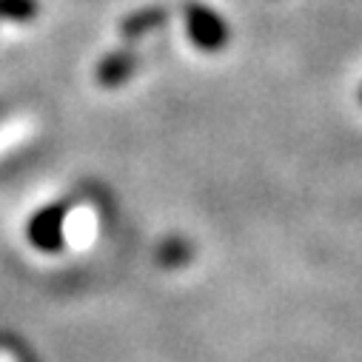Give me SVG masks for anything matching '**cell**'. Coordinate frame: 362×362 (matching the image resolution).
<instances>
[{"mask_svg":"<svg viewBox=\"0 0 362 362\" xmlns=\"http://www.w3.org/2000/svg\"><path fill=\"white\" fill-rule=\"evenodd\" d=\"M189 35L203 49H220L226 43V35L228 32H226V26L220 23L217 15H211L203 6H192L189 9Z\"/></svg>","mask_w":362,"mask_h":362,"instance_id":"obj_1","label":"cell"}]
</instances>
